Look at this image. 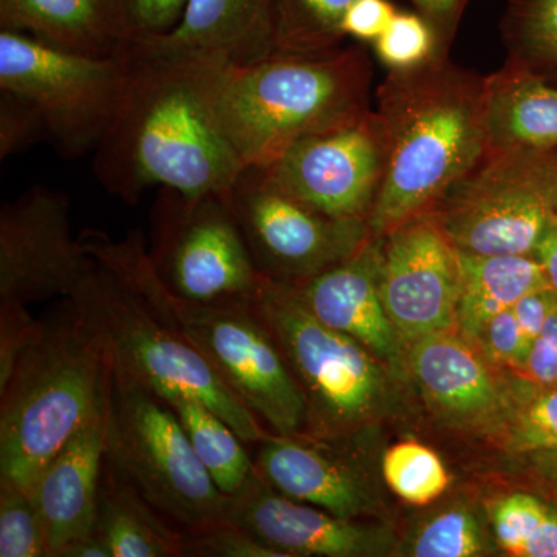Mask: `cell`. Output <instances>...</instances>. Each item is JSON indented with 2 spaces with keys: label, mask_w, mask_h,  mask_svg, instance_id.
Returning a JSON list of instances; mask_svg holds the SVG:
<instances>
[{
  "label": "cell",
  "mask_w": 557,
  "mask_h": 557,
  "mask_svg": "<svg viewBox=\"0 0 557 557\" xmlns=\"http://www.w3.org/2000/svg\"><path fill=\"white\" fill-rule=\"evenodd\" d=\"M500 552L512 557H557V505L539 493L511 491L486 502Z\"/></svg>",
  "instance_id": "28"
},
{
  "label": "cell",
  "mask_w": 557,
  "mask_h": 557,
  "mask_svg": "<svg viewBox=\"0 0 557 557\" xmlns=\"http://www.w3.org/2000/svg\"><path fill=\"white\" fill-rule=\"evenodd\" d=\"M42 332V319H35L27 306L0 302V391L16 369L27 348Z\"/></svg>",
  "instance_id": "37"
},
{
  "label": "cell",
  "mask_w": 557,
  "mask_h": 557,
  "mask_svg": "<svg viewBox=\"0 0 557 557\" xmlns=\"http://www.w3.org/2000/svg\"><path fill=\"white\" fill-rule=\"evenodd\" d=\"M556 152H486L429 215L458 252L534 256L557 214Z\"/></svg>",
  "instance_id": "9"
},
{
  "label": "cell",
  "mask_w": 557,
  "mask_h": 557,
  "mask_svg": "<svg viewBox=\"0 0 557 557\" xmlns=\"http://www.w3.org/2000/svg\"><path fill=\"white\" fill-rule=\"evenodd\" d=\"M252 304L306 399V437H347L401 416L408 383L368 347L314 318L292 285L263 277Z\"/></svg>",
  "instance_id": "6"
},
{
  "label": "cell",
  "mask_w": 557,
  "mask_h": 557,
  "mask_svg": "<svg viewBox=\"0 0 557 557\" xmlns=\"http://www.w3.org/2000/svg\"><path fill=\"white\" fill-rule=\"evenodd\" d=\"M497 552L485 504L456 498L418 519L399 539L395 556L486 557Z\"/></svg>",
  "instance_id": "27"
},
{
  "label": "cell",
  "mask_w": 557,
  "mask_h": 557,
  "mask_svg": "<svg viewBox=\"0 0 557 557\" xmlns=\"http://www.w3.org/2000/svg\"><path fill=\"white\" fill-rule=\"evenodd\" d=\"M190 0H121L132 39L160 38L178 27Z\"/></svg>",
  "instance_id": "39"
},
{
  "label": "cell",
  "mask_w": 557,
  "mask_h": 557,
  "mask_svg": "<svg viewBox=\"0 0 557 557\" xmlns=\"http://www.w3.org/2000/svg\"><path fill=\"white\" fill-rule=\"evenodd\" d=\"M372 64L361 47L220 62L215 104L245 170L269 166L306 135L333 129L370 109Z\"/></svg>",
  "instance_id": "5"
},
{
  "label": "cell",
  "mask_w": 557,
  "mask_h": 557,
  "mask_svg": "<svg viewBox=\"0 0 557 557\" xmlns=\"http://www.w3.org/2000/svg\"><path fill=\"white\" fill-rule=\"evenodd\" d=\"M497 445L516 457L557 453V384L528 383Z\"/></svg>",
  "instance_id": "32"
},
{
  "label": "cell",
  "mask_w": 557,
  "mask_h": 557,
  "mask_svg": "<svg viewBox=\"0 0 557 557\" xmlns=\"http://www.w3.org/2000/svg\"><path fill=\"white\" fill-rule=\"evenodd\" d=\"M0 557H50L49 539L27 491L0 479Z\"/></svg>",
  "instance_id": "33"
},
{
  "label": "cell",
  "mask_w": 557,
  "mask_h": 557,
  "mask_svg": "<svg viewBox=\"0 0 557 557\" xmlns=\"http://www.w3.org/2000/svg\"><path fill=\"white\" fill-rule=\"evenodd\" d=\"M231 207L256 269L277 284L298 285L357 255L370 239L368 220L321 214L270 188L245 170Z\"/></svg>",
  "instance_id": "12"
},
{
  "label": "cell",
  "mask_w": 557,
  "mask_h": 557,
  "mask_svg": "<svg viewBox=\"0 0 557 557\" xmlns=\"http://www.w3.org/2000/svg\"><path fill=\"white\" fill-rule=\"evenodd\" d=\"M112 381L100 329L75 299H60L0 391V479L30 494L51 457L108 408Z\"/></svg>",
  "instance_id": "4"
},
{
  "label": "cell",
  "mask_w": 557,
  "mask_h": 557,
  "mask_svg": "<svg viewBox=\"0 0 557 557\" xmlns=\"http://www.w3.org/2000/svg\"><path fill=\"white\" fill-rule=\"evenodd\" d=\"M486 152H556L557 83L508 60L483 78Z\"/></svg>",
  "instance_id": "21"
},
{
  "label": "cell",
  "mask_w": 557,
  "mask_h": 557,
  "mask_svg": "<svg viewBox=\"0 0 557 557\" xmlns=\"http://www.w3.org/2000/svg\"><path fill=\"white\" fill-rule=\"evenodd\" d=\"M185 557H285L233 520L186 533Z\"/></svg>",
  "instance_id": "35"
},
{
  "label": "cell",
  "mask_w": 557,
  "mask_h": 557,
  "mask_svg": "<svg viewBox=\"0 0 557 557\" xmlns=\"http://www.w3.org/2000/svg\"><path fill=\"white\" fill-rule=\"evenodd\" d=\"M230 520L285 557H386L399 544L387 520L339 518L277 493L259 474L231 497Z\"/></svg>",
  "instance_id": "18"
},
{
  "label": "cell",
  "mask_w": 557,
  "mask_h": 557,
  "mask_svg": "<svg viewBox=\"0 0 557 557\" xmlns=\"http://www.w3.org/2000/svg\"><path fill=\"white\" fill-rule=\"evenodd\" d=\"M376 101L386 163L368 225L383 237L429 214L485 157L483 76L438 57L388 72Z\"/></svg>",
  "instance_id": "2"
},
{
  "label": "cell",
  "mask_w": 557,
  "mask_h": 557,
  "mask_svg": "<svg viewBox=\"0 0 557 557\" xmlns=\"http://www.w3.org/2000/svg\"><path fill=\"white\" fill-rule=\"evenodd\" d=\"M112 123L95 149L102 188L135 205L149 188L230 196L245 166L215 104L218 58L131 39Z\"/></svg>",
  "instance_id": "1"
},
{
  "label": "cell",
  "mask_w": 557,
  "mask_h": 557,
  "mask_svg": "<svg viewBox=\"0 0 557 557\" xmlns=\"http://www.w3.org/2000/svg\"><path fill=\"white\" fill-rule=\"evenodd\" d=\"M502 38L508 60L557 83V0H509Z\"/></svg>",
  "instance_id": "30"
},
{
  "label": "cell",
  "mask_w": 557,
  "mask_h": 557,
  "mask_svg": "<svg viewBox=\"0 0 557 557\" xmlns=\"http://www.w3.org/2000/svg\"><path fill=\"white\" fill-rule=\"evenodd\" d=\"M460 287L456 332L478 343L487 322L523 296L549 287L536 256H478L458 252Z\"/></svg>",
  "instance_id": "25"
},
{
  "label": "cell",
  "mask_w": 557,
  "mask_h": 557,
  "mask_svg": "<svg viewBox=\"0 0 557 557\" xmlns=\"http://www.w3.org/2000/svg\"><path fill=\"white\" fill-rule=\"evenodd\" d=\"M376 58L388 72L412 70L448 57L440 50L437 32L418 11H397L386 30L372 44Z\"/></svg>",
  "instance_id": "34"
},
{
  "label": "cell",
  "mask_w": 557,
  "mask_h": 557,
  "mask_svg": "<svg viewBox=\"0 0 557 557\" xmlns=\"http://www.w3.org/2000/svg\"><path fill=\"white\" fill-rule=\"evenodd\" d=\"M95 533L112 557H185L186 533L172 525L106 456Z\"/></svg>",
  "instance_id": "24"
},
{
  "label": "cell",
  "mask_w": 557,
  "mask_h": 557,
  "mask_svg": "<svg viewBox=\"0 0 557 557\" xmlns=\"http://www.w3.org/2000/svg\"><path fill=\"white\" fill-rule=\"evenodd\" d=\"M410 384L438 424L467 437L497 443L528 386L518 373L493 364L453 332L413 341L406 354Z\"/></svg>",
  "instance_id": "15"
},
{
  "label": "cell",
  "mask_w": 557,
  "mask_h": 557,
  "mask_svg": "<svg viewBox=\"0 0 557 557\" xmlns=\"http://www.w3.org/2000/svg\"><path fill=\"white\" fill-rule=\"evenodd\" d=\"M94 265L64 194L33 186L0 208V302L72 298Z\"/></svg>",
  "instance_id": "16"
},
{
  "label": "cell",
  "mask_w": 557,
  "mask_h": 557,
  "mask_svg": "<svg viewBox=\"0 0 557 557\" xmlns=\"http://www.w3.org/2000/svg\"><path fill=\"white\" fill-rule=\"evenodd\" d=\"M72 298L100 329L113 369L159 397L180 392L200 399L245 445H259L269 437L270 429L231 392L207 358L108 267L95 260Z\"/></svg>",
  "instance_id": "7"
},
{
  "label": "cell",
  "mask_w": 557,
  "mask_h": 557,
  "mask_svg": "<svg viewBox=\"0 0 557 557\" xmlns=\"http://www.w3.org/2000/svg\"><path fill=\"white\" fill-rule=\"evenodd\" d=\"M379 428L319 440L271 434L259 443L256 471L277 493L346 519L387 520L373 440Z\"/></svg>",
  "instance_id": "14"
},
{
  "label": "cell",
  "mask_w": 557,
  "mask_h": 557,
  "mask_svg": "<svg viewBox=\"0 0 557 557\" xmlns=\"http://www.w3.org/2000/svg\"><path fill=\"white\" fill-rule=\"evenodd\" d=\"M354 0H271L274 51L322 53L343 47L344 16Z\"/></svg>",
  "instance_id": "29"
},
{
  "label": "cell",
  "mask_w": 557,
  "mask_h": 557,
  "mask_svg": "<svg viewBox=\"0 0 557 557\" xmlns=\"http://www.w3.org/2000/svg\"><path fill=\"white\" fill-rule=\"evenodd\" d=\"M386 150L375 110L314 132L269 166L251 168L265 185L335 219L368 220L383 182Z\"/></svg>",
  "instance_id": "13"
},
{
  "label": "cell",
  "mask_w": 557,
  "mask_h": 557,
  "mask_svg": "<svg viewBox=\"0 0 557 557\" xmlns=\"http://www.w3.org/2000/svg\"><path fill=\"white\" fill-rule=\"evenodd\" d=\"M139 39L230 64H249L274 53L271 0H190L174 32Z\"/></svg>",
  "instance_id": "23"
},
{
  "label": "cell",
  "mask_w": 557,
  "mask_h": 557,
  "mask_svg": "<svg viewBox=\"0 0 557 557\" xmlns=\"http://www.w3.org/2000/svg\"><path fill=\"white\" fill-rule=\"evenodd\" d=\"M458 251L429 214L383 236L380 289L395 329L409 346L456 330Z\"/></svg>",
  "instance_id": "17"
},
{
  "label": "cell",
  "mask_w": 557,
  "mask_h": 557,
  "mask_svg": "<svg viewBox=\"0 0 557 557\" xmlns=\"http://www.w3.org/2000/svg\"><path fill=\"white\" fill-rule=\"evenodd\" d=\"M536 493L557 505V453H536L520 457Z\"/></svg>",
  "instance_id": "43"
},
{
  "label": "cell",
  "mask_w": 557,
  "mask_h": 557,
  "mask_svg": "<svg viewBox=\"0 0 557 557\" xmlns=\"http://www.w3.org/2000/svg\"><path fill=\"white\" fill-rule=\"evenodd\" d=\"M160 398L177 413L190 445L214 480L215 486L225 496H239L258 474L255 458L245 449L244 440L200 399L180 392H172Z\"/></svg>",
  "instance_id": "26"
},
{
  "label": "cell",
  "mask_w": 557,
  "mask_h": 557,
  "mask_svg": "<svg viewBox=\"0 0 557 557\" xmlns=\"http://www.w3.org/2000/svg\"><path fill=\"white\" fill-rule=\"evenodd\" d=\"M148 251L168 288L193 302L251 300L263 282L230 196L161 188Z\"/></svg>",
  "instance_id": "11"
},
{
  "label": "cell",
  "mask_w": 557,
  "mask_h": 557,
  "mask_svg": "<svg viewBox=\"0 0 557 557\" xmlns=\"http://www.w3.org/2000/svg\"><path fill=\"white\" fill-rule=\"evenodd\" d=\"M475 347L498 368L515 373L523 368L530 347L512 307L500 311L487 322Z\"/></svg>",
  "instance_id": "38"
},
{
  "label": "cell",
  "mask_w": 557,
  "mask_h": 557,
  "mask_svg": "<svg viewBox=\"0 0 557 557\" xmlns=\"http://www.w3.org/2000/svg\"><path fill=\"white\" fill-rule=\"evenodd\" d=\"M123 50L86 57L2 28L0 90L28 102L54 148L73 159L97 149L112 123L123 86Z\"/></svg>",
  "instance_id": "10"
},
{
  "label": "cell",
  "mask_w": 557,
  "mask_h": 557,
  "mask_svg": "<svg viewBox=\"0 0 557 557\" xmlns=\"http://www.w3.org/2000/svg\"><path fill=\"white\" fill-rule=\"evenodd\" d=\"M381 479L384 485L416 507H428L437 502L449 487L450 475L442 457L434 449L406 440L381 457Z\"/></svg>",
  "instance_id": "31"
},
{
  "label": "cell",
  "mask_w": 557,
  "mask_h": 557,
  "mask_svg": "<svg viewBox=\"0 0 557 557\" xmlns=\"http://www.w3.org/2000/svg\"><path fill=\"white\" fill-rule=\"evenodd\" d=\"M0 28L94 58L115 57L132 39L121 0H0Z\"/></svg>",
  "instance_id": "22"
},
{
  "label": "cell",
  "mask_w": 557,
  "mask_h": 557,
  "mask_svg": "<svg viewBox=\"0 0 557 557\" xmlns=\"http://www.w3.org/2000/svg\"><path fill=\"white\" fill-rule=\"evenodd\" d=\"M556 168H557V152H556Z\"/></svg>",
  "instance_id": "46"
},
{
  "label": "cell",
  "mask_w": 557,
  "mask_h": 557,
  "mask_svg": "<svg viewBox=\"0 0 557 557\" xmlns=\"http://www.w3.org/2000/svg\"><path fill=\"white\" fill-rule=\"evenodd\" d=\"M534 256L544 270L549 288L555 289L557 295V214L549 223L547 233L542 237Z\"/></svg>",
  "instance_id": "44"
},
{
  "label": "cell",
  "mask_w": 557,
  "mask_h": 557,
  "mask_svg": "<svg viewBox=\"0 0 557 557\" xmlns=\"http://www.w3.org/2000/svg\"><path fill=\"white\" fill-rule=\"evenodd\" d=\"M54 557H112L106 542L97 533L73 539Z\"/></svg>",
  "instance_id": "45"
},
{
  "label": "cell",
  "mask_w": 557,
  "mask_h": 557,
  "mask_svg": "<svg viewBox=\"0 0 557 557\" xmlns=\"http://www.w3.org/2000/svg\"><path fill=\"white\" fill-rule=\"evenodd\" d=\"M381 260L383 237H370L346 262L292 287L314 318L368 347L399 379L410 383L408 346L381 298Z\"/></svg>",
  "instance_id": "19"
},
{
  "label": "cell",
  "mask_w": 557,
  "mask_h": 557,
  "mask_svg": "<svg viewBox=\"0 0 557 557\" xmlns=\"http://www.w3.org/2000/svg\"><path fill=\"white\" fill-rule=\"evenodd\" d=\"M46 138L49 132L39 113L16 95L0 90V160L17 156Z\"/></svg>",
  "instance_id": "36"
},
{
  "label": "cell",
  "mask_w": 557,
  "mask_h": 557,
  "mask_svg": "<svg viewBox=\"0 0 557 557\" xmlns=\"http://www.w3.org/2000/svg\"><path fill=\"white\" fill-rule=\"evenodd\" d=\"M516 373L533 386L557 384V304L534 339L525 364Z\"/></svg>",
  "instance_id": "40"
},
{
  "label": "cell",
  "mask_w": 557,
  "mask_h": 557,
  "mask_svg": "<svg viewBox=\"0 0 557 557\" xmlns=\"http://www.w3.org/2000/svg\"><path fill=\"white\" fill-rule=\"evenodd\" d=\"M108 421L109 406L51 457L32 487L30 496L49 539L50 557L73 539L95 531L108 454Z\"/></svg>",
  "instance_id": "20"
},
{
  "label": "cell",
  "mask_w": 557,
  "mask_h": 557,
  "mask_svg": "<svg viewBox=\"0 0 557 557\" xmlns=\"http://www.w3.org/2000/svg\"><path fill=\"white\" fill-rule=\"evenodd\" d=\"M418 13L426 17L438 36L440 50L448 54L450 44L456 38L458 24L471 0H409Z\"/></svg>",
  "instance_id": "42"
},
{
  "label": "cell",
  "mask_w": 557,
  "mask_h": 557,
  "mask_svg": "<svg viewBox=\"0 0 557 557\" xmlns=\"http://www.w3.org/2000/svg\"><path fill=\"white\" fill-rule=\"evenodd\" d=\"M397 9L391 0H354L344 16L346 38L373 44L394 20Z\"/></svg>",
  "instance_id": "41"
},
{
  "label": "cell",
  "mask_w": 557,
  "mask_h": 557,
  "mask_svg": "<svg viewBox=\"0 0 557 557\" xmlns=\"http://www.w3.org/2000/svg\"><path fill=\"white\" fill-rule=\"evenodd\" d=\"M106 456L145 500L185 533L230 519L231 497L201 465L174 409L115 369Z\"/></svg>",
  "instance_id": "8"
},
{
  "label": "cell",
  "mask_w": 557,
  "mask_h": 557,
  "mask_svg": "<svg viewBox=\"0 0 557 557\" xmlns=\"http://www.w3.org/2000/svg\"><path fill=\"white\" fill-rule=\"evenodd\" d=\"M79 240L207 358L265 428L281 437L306 435V399L252 299L199 304L180 298L161 281L138 231L116 242L87 230Z\"/></svg>",
  "instance_id": "3"
}]
</instances>
